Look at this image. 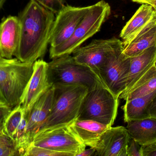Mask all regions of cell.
<instances>
[{"label": "cell", "instance_id": "1", "mask_svg": "<svg viewBox=\"0 0 156 156\" xmlns=\"http://www.w3.org/2000/svg\"><path fill=\"white\" fill-rule=\"evenodd\" d=\"M18 17L20 40L14 56L22 62L34 63L44 56L50 44L55 13L30 0Z\"/></svg>", "mask_w": 156, "mask_h": 156}, {"label": "cell", "instance_id": "2", "mask_svg": "<svg viewBox=\"0 0 156 156\" xmlns=\"http://www.w3.org/2000/svg\"><path fill=\"white\" fill-rule=\"evenodd\" d=\"M48 76L53 87L79 85L89 91L99 87L107 88L97 73L78 63L70 55L55 58L48 63Z\"/></svg>", "mask_w": 156, "mask_h": 156}, {"label": "cell", "instance_id": "3", "mask_svg": "<svg viewBox=\"0 0 156 156\" xmlns=\"http://www.w3.org/2000/svg\"><path fill=\"white\" fill-rule=\"evenodd\" d=\"M34 63L0 56V94L13 109L20 104L25 90L34 71Z\"/></svg>", "mask_w": 156, "mask_h": 156}, {"label": "cell", "instance_id": "4", "mask_svg": "<svg viewBox=\"0 0 156 156\" xmlns=\"http://www.w3.org/2000/svg\"><path fill=\"white\" fill-rule=\"evenodd\" d=\"M50 114L41 130L70 124L77 118L88 89L79 85L54 87Z\"/></svg>", "mask_w": 156, "mask_h": 156}, {"label": "cell", "instance_id": "5", "mask_svg": "<svg viewBox=\"0 0 156 156\" xmlns=\"http://www.w3.org/2000/svg\"><path fill=\"white\" fill-rule=\"evenodd\" d=\"M111 14V6L103 0L91 5L90 9L71 37L63 44L50 48V58L53 59L72 54L83 42L100 31L103 24Z\"/></svg>", "mask_w": 156, "mask_h": 156}, {"label": "cell", "instance_id": "6", "mask_svg": "<svg viewBox=\"0 0 156 156\" xmlns=\"http://www.w3.org/2000/svg\"><path fill=\"white\" fill-rule=\"evenodd\" d=\"M119 99L106 87H97L88 91L77 118L93 120L112 126L117 116Z\"/></svg>", "mask_w": 156, "mask_h": 156}, {"label": "cell", "instance_id": "7", "mask_svg": "<svg viewBox=\"0 0 156 156\" xmlns=\"http://www.w3.org/2000/svg\"><path fill=\"white\" fill-rule=\"evenodd\" d=\"M31 145L77 156L86 146L73 133L68 125L40 130Z\"/></svg>", "mask_w": 156, "mask_h": 156}, {"label": "cell", "instance_id": "8", "mask_svg": "<svg viewBox=\"0 0 156 156\" xmlns=\"http://www.w3.org/2000/svg\"><path fill=\"white\" fill-rule=\"evenodd\" d=\"M122 44V41L115 37L94 39L87 45L78 48L72 56L78 63L89 67L99 76L100 69Z\"/></svg>", "mask_w": 156, "mask_h": 156}, {"label": "cell", "instance_id": "9", "mask_svg": "<svg viewBox=\"0 0 156 156\" xmlns=\"http://www.w3.org/2000/svg\"><path fill=\"white\" fill-rule=\"evenodd\" d=\"M123 49L122 44L117 48L99 72L105 86L115 96L119 98L126 88L131 62L130 57L123 54Z\"/></svg>", "mask_w": 156, "mask_h": 156}, {"label": "cell", "instance_id": "10", "mask_svg": "<svg viewBox=\"0 0 156 156\" xmlns=\"http://www.w3.org/2000/svg\"><path fill=\"white\" fill-rule=\"evenodd\" d=\"M90 8L91 5L76 7L64 5L57 14L54 21L50 48L57 46L68 40Z\"/></svg>", "mask_w": 156, "mask_h": 156}, {"label": "cell", "instance_id": "11", "mask_svg": "<svg viewBox=\"0 0 156 156\" xmlns=\"http://www.w3.org/2000/svg\"><path fill=\"white\" fill-rule=\"evenodd\" d=\"M52 85L48 76V63L43 60H37L34 65L32 77L25 90L20 104L25 114Z\"/></svg>", "mask_w": 156, "mask_h": 156}, {"label": "cell", "instance_id": "12", "mask_svg": "<svg viewBox=\"0 0 156 156\" xmlns=\"http://www.w3.org/2000/svg\"><path fill=\"white\" fill-rule=\"evenodd\" d=\"M130 138L125 127L111 126L103 133L94 147L95 156H127Z\"/></svg>", "mask_w": 156, "mask_h": 156}, {"label": "cell", "instance_id": "13", "mask_svg": "<svg viewBox=\"0 0 156 156\" xmlns=\"http://www.w3.org/2000/svg\"><path fill=\"white\" fill-rule=\"evenodd\" d=\"M54 87L52 86L36 102L27 113V134L32 143L35 136L42 129L50 114L53 104Z\"/></svg>", "mask_w": 156, "mask_h": 156}, {"label": "cell", "instance_id": "14", "mask_svg": "<svg viewBox=\"0 0 156 156\" xmlns=\"http://www.w3.org/2000/svg\"><path fill=\"white\" fill-rule=\"evenodd\" d=\"M20 27L18 16L4 17L0 23V56L12 59L19 45Z\"/></svg>", "mask_w": 156, "mask_h": 156}, {"label": "cell", "instance_id": "15", "mask_svg": "<svg viewBox=\"0 0 156 156\" xmlns=\"http://www.w3.org/2000/svg\"><path fill=\"white\" fill-rule=\"evenodd\" d=\"M69 127L84 145L94 148L102 135L111 126L93 120L77 118L69 124Z\"/></svg>", "mask_w": 156, "mask_h": 156}, {"label": "cell", "instance_id": "16", "mask_svg": "<svg viewBox=\"0 0 156 156\" xmlns=\"http://www.w3.org/2000/svg\"><path fill=\"white\" fill-rule=\"evenodd\" d=\"M130 58V70L126 79V88L120 97L126 94L140 78L155 65L156 60V45Z\"/></svg>", "mask_w": 156, "mask_h": 156}, {"label": "cell", "instance_id": "17", "mask_svg": "<svg viewBox=\"0 0 156 156\" xmlns=\"http://www.w3.org/2000/svg\"><path fill=\"white\" fill-rule=\"evenodd\" d=\"M156 45V14L132 39L123 45L122 53L127 57L139 55Z\"/></svg>", "mask_w": 156, "mask_h": 156}, {"label": "cell", "instance_id": "18", "mask_svg": "<svg viewBox=\"0 0 156 156\" xmlns=\"http://www.w3.org/2000/svg\"><path fill=\"white\" fill-rule=\"evenodd\" d=\"M156 14L151 5L142 4L132 18L127 22L120 33L123 45L126 44L141 31Z\"/></svg>", "mask_w": 156, "mask_h": 156}, {"label": "cell", "instance_id": "19", "mask_svg": "<svg viewBox=\"0 0 156 156\" xmlns=\"http://www.w3.org/2000/svg\"><path fill=\"white\" fill-rule=\"evenodd\" d=\"M126 129L131 138L141 146L156 143V119L148 117L127 122Z\"/></svg>", "mask_w": 156, "mask_h": 156}, {"label": "cell", "instance_id": "20", "mask_svg": "<svg viewBox=\"0 0 156 156\" xmlns=\"http://www.w3.org/2000/svg\"><path fill=\"white\" fill-rule=\"evenodd\" d=\"M156 94V91L145 96L126 100L122 107L125 122L135 120H142L149 117L147 109L149 103Z\"/></svg>", "mask_w": 156, "mask_h": 156}, {"label": "cell", "instance_id": "21", "mask_svg": "<svg viewBox=\"0 0 156 156\" xmlns=\"http://www.w3.org/2000/svg\"><path fill=\"white\" fill-rule=\"evenodd\" d=\"M156 91V66L154 65L125 95L119 97L125 100L145 96Z\"/></svg>", "mask_w": 156, "mask_h": 156}, {"label": "cell", "instance_id": "22", "mask_svg": "<svg viewBox=\"0 0 156 156\" xmlns=\"http://www.w3.org/2000/svg\"><path fill=\"white\" fill-rule=\"evenodd\" d=\"M24 114L21 104H19L12 109L4 122L5 134L12 138L19 127Z\"/></svg>", "mask_w": 156, "mask_h": 156}, {"label": "cell", "instance_id": "23", "mask_svg": "<svg viewBox=\"0 0 156 156\" xmlns=\"http://www.w3.org/2000/svg\"><path fill=\"white\" fill-rule=\"evenodd\" d=\"M27 117L24 113L22 122L12 139L13 140L19 156H24L27 148L31 145L27 134Z\"/></svg>", "mask_w": 156, "mask_h": 156}, {"label": "cell", "instance_id": "24", "mask_svg": "<svg viewBox=\"0 0 156 156\" xmlns=\"http://www.w3.org/2000/svg\"><path fill=\"white\" fill-rule=\"evenodd\" d=\"M0 156H19L13 140L5 133L0 135Z\"/></svg>", "mask_w": 156, "mask_h": 156}, {"label": "cell", "instance_id": "25", "mask_svg": "<svg viewBox=\"0 0 156 156\" xmlns=\"http://www.w3.org/2000/svg\"><path fill=\"white\" fill-rule=\"evenodd\" d=\"M24 156H71L67 153L53 151L31 145L26 152Z\"/></svg>", "mask_w": 156, "mask_h": 156}, {"label": "cell", "instance_id": "26", "mask_svg": "<svg viewBox=\"0 0 156 156\" xmlns=\"http://www.w3.org/2000/svg\"><path fill=\"white\" fill-rule=\"evenodd\" d=\"M49 9L55 14H57L59 10L65 5L66 0H34Z\"/></svg>", "mask_w": 156, "mask_h": 156}, {"label": "cell", "instance_id": "27", "mask_svg": "<svg viewBox=\"0 0 156 156\" xmlns=\"http://www.w3.org/2000/svg\"><path fill=\"white\" fill-rule=\"evenodd\" d=\"M127 156H142V146L131 137L128 143Z\"/></svg>", "mask_w": 156, "mask_h": 156}, {"label": "cell", "instance_id": "28", "mask_svg": "<svg viewBox=\"0 0 156 156\" xmlns=\"http://www.w3.org/2000/svg\"><path fill=\"white\" fill-rule=\"evenodd\" d=\"M142 156H156V143L142 146Z\"/></svg>", "mask_w": 156, "mask_h": 156}, {"label": "cell", "instance_id": "29", "mask_svg": "<svg viewBox=\"0 0 156 156\" xmlns=\"http://www.w3.org/2000/svg\"><path fill=\"white\" fill-rule=\"evenodd\" d=\"M12 109L5 103L0 102V122H4Z\"/></svg>", "mask_w": 156, "mask_h": 156}, {"label": "cell", "instance_id": "30", "mask_svg": "<svg viewBox=\"0 0 156 156\" xmlns=\"http://www.w3.org/2000/svg\"><path fill=\"white\" fill-rule=\"evenodd\" d=\"M147 111L149 117L156 119V94L149 103Z\"/></svg>", "mask_w": 156, "mask_h": 156}, {"label": "cell", "instance_id": "31", "mask_svg": "<svg viewBox=\"0 0 156 156\" xmlns=\"http://www.w3.org/2000/svg\"><path fill=\"white\" fill-rule=\"evenodd\" d=\"M95 149L93 147H90V149H84L77 156H95Z\"/></svg>", "mask_w": 156, "mask_h": 156}, {"label": "cell", "instance_id": "32", "mask_svg": "<svg viewBox=\"0 0 156 156\" xmlns=\"http://www.w3.org/2000/svg\"><path fill=\"white\" fill-rule=\"evenodd\" d=\"M133 2L139 4H147L151 5L156 12V0H132Z\"/></svg>", "mask_w": 156, "mask_h": 156}, {"label": "cell", "instance_id": "33", "mask_svg": "<svg viewBox=\"0 0 156 156\" xmlns=\"http://www.w3.org/2000/svg\"><path fill=\"white\" fill-rule=\"evenodd\" d=\"M4 133V122H0V135Z\"/></svg>", "mask_w": 156, "mask_h": 156}, {"label": "cell", "instance_id": "34", "mask_svg": "<svg viewBox=\"0 0 156 156\" xmlns=\"http://www.w3.org/2000/svg\"><path fill=\"white\" fill-rule=\"evenodd\" d=\"M6 0H0V11L2 8L5 3L6 2Z\"/></svg>", "mask_w": 156, "mask_h": 156}, {"label": "cell", "instance_id": "35", "mask_svg": "<svg viewBox=\"0 0 156 156\" xmlns=\"http://www.w3.org/2000/svg\"><path fill=\"white\" fill-rule=\"evenodd\" d=\"M0 102H2L5 103V102L4 101V100L3 98H2V96L1 95V94H0Z\"/></svg>", "mask_w": 156, "mask_h": 156}, {"label": "cell", "instance_id": "36", "mask_svg": "<svg viewBox=\"0 0 156 156\" xmlns=\"http://www.w3.org/2000/svg\"><path fill=\"white\" fill-rule=\"evenodd\" d=\"M155 66H156V62H155Z\"/></svg>", "mask_w": 156, "mask_h": 156}]
</instances>
